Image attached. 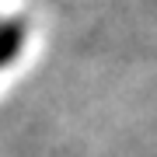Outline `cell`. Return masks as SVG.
<instances>
[{
  "label": "cell",
  "instance_id": "cell-1",
  "mask_svg": "<svg viewBox=\"0 0 157 157\" xmlns=\"http://www.w3.org/2000/svg\"><path fill=\"white\" fill-rule=\"evenodd\" d=\"M21 45H25V21H4L0 25V67L4 63H11L17 52H21Z\"/></svg>",
  "mask_w": 157,
  "mask_h": 157
}]
</instances>
